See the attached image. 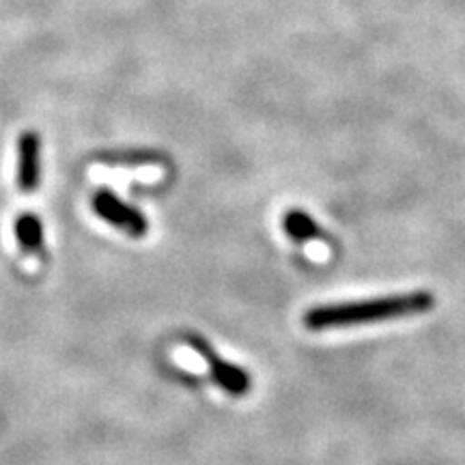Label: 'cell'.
<instances>
[{"label": "cell", "instance_id": "cell-3", "mask_svg": "<svg viewBox=\"0 0 465 465\" xmlns=\"http://www.w3.org/2000/svg\"><path fill=\"white\" fill-rule=\"evenodd\" d=\"M93 209L102 220H106L108 224H113L114 229L125 231L132 237H143L147 235L149 223L138 209H134L113 194L110 190H100L93 196Z\"/></svg>", "mask_w": 465, "mask_h": 465}, {"label": "cell", "instance_id": "cell-4", "mask_svg": "<svg viewBox=\"0 0 465 465\" xmlns=\"http://www.w3.org/2000/svg\"><path fill=\"white\" fill-rule=\"evenodd\" d=\"M42 173V141L35 132L22 134L17 144V185L25 194L37 190Z\"/></svg>", "mask_w": 465, "mask_h": 465}, {"label": "cell", "instance_id": "cell-5", "mask_svg": "<svg viewBox=\"0 0 465 465\" xmlns=\"http://www.w3.org/2000/svg\"><path fill=\"white\" fill-rule=\"evenodd\" d=\"M282 229L293 242H315V240H325V232L322 226L317 224V220L308 216L302 209H291V212L284 213L282 218Z\"/></svg>", "mask_w": 465, "mask_h": 465}, {"label": "cell", "instance_id": "cell-1", "mask_svg": "<svg viewBox=\"0 0 465 465\" xmlns=\"http://www.w3.org/2000/svg\"><path fill=\"white\" fill-rule=\"evenodd\" d=\"M433 306L435 295L431 291H410V293L386 295V298L315 306L311 311H306L304 325L308 330L322 332V330L351 328V325L424 315V312L433 311Z\"/></svg>", "mask_w": 465, "mask_h": 465}, {"label": "cell", "instance_id": "cell-6", "mask_svg": "<svg viewBox=\"0 0 465 465\" xmlns=\"http://www.w3.org/2000/svg\"><path fill=\"white\" fill-rule=\"evenodd\" d=\"M15 240L26 254H39L44 248V226L35 213H22L15 220Z\"/></svg>", "mask_w": 465, "mask_h": 465}, {"label": "cell", "instance_id": "cell-2", "mask_svg": "<svg viewBox=\"0 0 465 465\" xmlns=\"http://www.w3.org/2000/svg\"><path fill=\"white\" fill-rule=\"evenodd\" d=\"M188 342L190 347L205 360L209 375H212V380L216 381L224 392L232 394V397H243V394L250 392V388H252V377H250L246 369L226 362V360H223L216 351H213L207 341L199 339V336H190Z\"/></svg>", "mask_w": 465, "mask_h": 465}]
</instances>
